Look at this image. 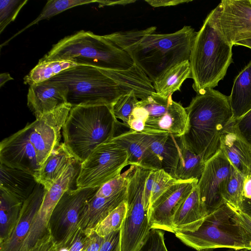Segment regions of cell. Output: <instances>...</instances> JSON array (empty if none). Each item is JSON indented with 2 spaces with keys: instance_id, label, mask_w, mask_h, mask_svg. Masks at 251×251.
I'll return each instance as SVG.
<instances>
[{
  "instance_id": "39",
  "label": "cell",
  "mask_w": 251,
  "mask_h": 251,
  "mask_svg": "<svg viewBox=\"0 0 251 251\" xmlns=\"http://www.w3.org/2000/svg\"><path fill=\"white\" fill-rule=\"evenodd\" d=\"M234 132L251 148V109L232 126Z\"/></svg>"
},
{
  "instance_id": "38",
  "label": "cell",
  "mask_w": 251,
  "mask_h": 251,
  "mask_svg": "<svg viewBox=\"0 0 251 251\" xmlns=\"http://www.w3.org/2000/svg\"><path fill=\"white\" fill-rule=\"evenodd\" d=\"M162 230L151 228L148 237L139 251H168L165 243Z\"/></svg>"
},
{
  "instance_id": "30",
  "label": "cell",
  "mask_w": 251,
  "mask_h": 251,
  "mask_svg": "<svg viewBox=\"0 0 251 251\" xmlns=\"http://www.w3.org/2000/svg\"><path fill=\"white\" fill-rule=\"evenodd\" d=\"M76 65V63L68 60L38 62L24 77V83L30 86L46 81Z\"/></svg>"
},
{
  "instance_id": "35",
  "label": "cell",
  "mask_w": 251,
  "mask_h": 251,
  "mask_svg": "<svg viewBox=\"0 0 251 251\" xmlns=\"http://www.w3.org/2000/svg\"><path fill=\"white\" fill-rule=\"evenodd\" d=\"M28 0H0V33L13 22Z\"/></svg>"
},
{
  "instance_id": "40",
  "label": "cell",
  "mask_w": 251,
  "mask_h": 251,
  "mask_svg": "<svg viewBox=\"0 0 251 251\" xmlns=\"http://www.w3.org/2000/svg\"><path fill=\"white\" fill-rule=\"evenodd\" d=\"M121 229L103 237L99 251H121Z\"/></svg>"
},
{
  "instance_id": "17",
  "label": "cell",
  "mask_w": 251,
  "mask_h": 251,
  "mask_svg": "<svg viewBox=\"0 0 251 251\" xmlns=\"http://www.w3.org/2000/svg\"><path fill=\"white\" fill-rule=\"evenodd\" d=\"M31 123L3 139L0 143V162L11 168L27 172L35 177L40 165L29 140Z\"/></svg>"
},
{
  "instance_id": "22",
  "label": "cell",
  "mask_w": 251,
  "mask_h": 251,
  "mask_svg": "<svg viewBox=\"0 0 251 251\" xmlns=\"http://www.w3.org/2000/svg\"><path fill=\"white\" fill-rule=\"evenodd\" d=\"M200 198L197 186L181 204L173 219L174 233L178 231L195 232L207 216Z\"/></svg>"
},
{
  "instance_id": "2",
  "label": "cell",
  "mask_w": 251,
  "mask_h": 251,
  "mask_svg": "<svg viewBox=\"0 0 251 251\" xmlns=\"http://www.w3.org/2000/svg\"><path fill=\"white\" fill-rule=\"evenodd\" d=\"M183 145L205 162L220 150L222 134L234 123L228 96L209 89L197 94L185 108Z\"/></svg>"
},
{
  "instance_id": "27",
  "label": "cell",
  "mask_w": 251,
  "mask_h": 251,
  "mask_svg": "<svg viewBox=\"0 0 251 251\" xmlns=\"http://www.w3.org/2000/svg\"><path fill=\"white\" fill-rule=\"evenodd\" d=\"M191 78L189 61H185L170 67L152 83L155 92L159 95L168 97L179 90L183 82Z\"/></svg>"
},
{
  "instance_id": "12",
  "label": "cell",
  "mask_w": 251,
  "mask_h": 251,
  "mask_svg": "<svg viewBox=\"0 0 251 251\" xmlns=\"http://www.w3.org/2000/svg\"><path fill=\"white\" fill-rule=\"evenodd\" d=\"M99 188L70 189L62 195L54 207L49 223L50 232L56 244L78 227L83 206Z\"/></svg>"
},
{
  "instance_id": "26",
  "label": "cell",
  "mask_w": 251,
  "mask_h": 251,
  "mask_svg": "<svg viewBox=\"0 0 251 251\" xmlns=\"http://www.w3.org/2000/svg\"><path fill=\"white\" fill-rule=\"evenodd\" d=\"M228 99L234 122L251 109V61L235 77Z\"/></svg>"
},
{
  "instance_id": "4",
  "label": "cell",
  "mask_w": 251,
  "mask_h": 251,
  "mask_svg": "<svg viewBox=\"0 0 251 251\" xmlns=\"http://www.w3.org/2000/svg\"><path fill=\"white\" fill-rule=\"evenodd\" d=\"M122 71L77 65L50 80L67 87V102L72 107L112 105L121 96L133 91L124 82Z\"/></svg>"
},
{
  "instance_id": "47",
  "label": "cell",
  "mask_w": 251,
  "mask_h": 251,
  "mask_svg": "<svg viewBox=\"0 0 251 251\" xmlns=\"http://www.w3.org/2000/svg\"><path fill=\"white\" fill-rule=\"evenodd\" d=\"M136 0H99L98 3L100 7L105 6H113L117 5H125L135 2Z\"/></svg>"
},
{
  "instance_id": "41",
  "label": "cell",
  "mask_w": 251,
  "mask_h": 251,
  "mask_svg": "<svg viewBox=\"0 0 251 251\" xmlns=\"http://www.w3.org/2000/svg\"><path fill=\"white\" fill-rule=\"evenodd\" d=\"M56 242L50 232L46 234L27 251H56Z\"/></svg>"
},
{
  "instance_id": "46",
  "label": "cell",
  "mask_w": 251,
  "mask_h": 251,
  "mask_svg": "<svg viewBox=\"0 0 251 251\" xmlns=\"http://www.w3.org/2000/svg\"><path fill=\"white\" fill-rule=\"evenodd\" d=\"M234 210L236 219L251 234V218L240 210Z\"/></svg>"
},
{
  "instance_id": "44",
  "label": "cell",
  "mask_w": 251,
  "mask_h": 251,
  "mask_svg": "<svg viewBox=\"0 0 251 251\" xmlns=\"http://www.w3.org/2000/svg\"><path fill=\"white\" fill-rule=\"evenodd\" d=\"M251 206V174L245 177L243 199L240 210Z\"/></svg>"
},
{
  "instance_id": "19",
  "label": "cell",
  "mask_w": 251,
  "mask_h": 251,
  "mask_svg": "<svg viewBox=\"0 0 251 251\" xmlns=\"http://www.w3.org/2000/svg\"><path fill=\"white\" fill-rule=\"evenodd\" d=\"M46 192L45 187L37 183L31 194L23 203L18 220L11 236L0 244V251H19L41 206Z\"/></svg>"
},
{
  "instance_id": "33",
  "label": "cell",
  "mask_w": 251,
  "mask_h": 251,
  "mask_svg": "<svg viewBox=\"0 0 251 251\" xmlns=\"http://www.w3.org/2000/svg\"><path fill=\"white\" fill-rule=\"evenodd\" d=\"M126 211L127 204L125 201L98 225L95 232L99 236L104 237L111 232L121 229Z\"/></svg>"
},
{
  "instance_id": "6",
  "label": "cell",
  "mask_w": 251,
  "mask_h": 251,
  "mask_svg": "<svg viewBox=\"0 0 251 251\" xmlns=\"http://www.w3.org/2000/svg\"><path fill=\"white\" fill-rule=\"evenodd\" d=\"M60 60L121 71L128 70L134 64L126 51L103 35L83 30L59 40L38 62Z\"/></svg>"
},
{
  "instance_id": "48",
  "label": "cell",
  "mask_w": 251,
  "mask_h": 251,
  "mask_svg": "<svg viewBox=\"0 0 251 251\" xmlns=\"http://www.w3.org/2000/svg\"><path fill=\"white\" fill-rule=\"evenodd\" d=\"M13 79L10 75L8 73H3L0 74V87L2 86L7 81Z\"/></svg>"
},
{
  "instance_id": "24",
  "label": "cell",
  "mask_w": 251,
  "mask_h": 251,
  "mask_svg": "<svg viewBox=\"0 0 251 251\" xmlns=\"http://www.w3.org/2000/svg\"><path fill=\"white\" fill-rule=\"evenodd\" d=\"M37 183L34 176L31 174L0 163V189L22 202L31 194Z\"/></svg>"
},
{
  "instance_id": "5",
  "label": "cell",
  "mask_w": 251,
  "mask_h": 251,
  "mask_svg": "<svg viewBox=\"0 0 251 251\" xmlns=\"http://www.w3.org/2000/svg\"><path fill=\"white\" fill-rule=\"evenodd\" d=\"M119 123L111 105L73 107L62 128L63 143L82 163L98 146L116 136Z\"/></svg>"
},
{
  "instance_id": "51",
  "label": "cell",
  "mask_w": 251,
  "mask_h": 251,
  "mask_svg": "<svg viewBox=\"0 0 251 251\" xmlns=\"http://www.w3.org/2000/svg\"><path fill=\"white\" fill-rule=\"evenodd\" d=\"M200 251H212L211 250H201Z\"/></svg>"
},
{
  "instance_id": "11",
  "label": "cell",
  "mask_w": 251,
  "mask_h": 251,
  "mask_svg": "<svg viewBox=\"0 0 251 251\" xmlns=\"http://www.w3.org/2000/svg\"><path fill=\"white\" fill-rule=\"evenodd\" d=\"M129 172L128 169L101 185L85 204L78 226L88 237L94 233L98 225L126 201Z\"/></svg>"
},
{
  "instance_id": "49",
  "label": "cell",
  "mask_w": 251,
  "mask_h": 251,
  "mask_svg": "<svg viewBox=\"0 0 251 251\" xmlns=\"http://www.w3.org/2000/svg\"><path fill=\"white\" fill-rule=\"evenodd\" d=\"M234 45H241L251 49V39L238 41Z\"/></svg>"
},
{
  "instance_id": "43",
  "label": "cell",
  "mask_w": 251,
  "mask_h": 251,
  "mask_svg": "<svg viewBox=\"0 0 251 251\" xmlns=\"http://www.w3.org/2000/svg\"><path fill=\"white\" fill-rule=\"evenodd\" d=\"M103 240V237L95 232L88 237L81 251H99Z\"/></svg>"
},
{
  "instance_id": "28",
  "label": "cell",
  "mask_w": 251,
  "mask_h": 251,
  "mask_svg": "<svg viewBox=\"0 0 251 251\" xmlns=\"http://www.w3.org/2000/svg\"><path fill=\"white\" fill-rule=\"evenodd\" d=\"M23 202L0 189V244L11 236L18 220Z\"/></svg>"
},
{
  "instance_id": "15",
  "label": "cell",
  "mask_w": 251,
  "mask_h": 251,
  "mask_svg": "<svg viewBox=\"0 0 251 251\" xmlns=\"http://www.w3.org/2000/svg\"><path fill=\"white\" fill-rule=\"evenodd\" d=\"M198 181L196 179L178 181L162 194L151 205L148 211L151 228L174 233V216L197 186Z\"/></svg>"
},
{
  "instance_id": "14",
  "label": "cell",
  "mask_w": 251,
  "mask_h": 251,
  "mask_svg": "<svg viewBox=\"0 0 251 251\" xmlns=\"http://www.w3.org/2000/svg\"><path fill=\"white\" fill-rule=\"evenodd\" d=\"M231 167L229 161L220 149L205 163L197 188L207 215L225 203L222 193Z\"/></svg>"
},
{
  "instance_id": "1",
  "label": "cell",
  "mask_w": 251,
  "mask_h": 251,
  "mask_svg": "<svg viewBox=\"0 0 251 251\" xmlns=\"http://www.w3.org/2000/svg\"><path fill=\"white\" fill-rule=\"evenodd\" d=\"M156 29L151 26L103 35L126 51L152 83L170 67L189 61L197 34L188 25L171 33H154Z\"/></svg>"
},
{
  "instance_id": "21",
  "label": "cell",
  "mask_w": 251,
  "mask_h": 251,
  "mask_svg": "<svg viewBox=\"0 0 251 251\" xmlns=\"http://www.w3.org/2000/svg\"><path fill=\"white\" fill-rule=\"evenodd\" d=\"M112 139L126 150L129 165L150 170L162 169L160 160L143 142L140 132L129 129Z\"/></svg>"
},
{
  "instance_id": "34",
  "label": "cell",
  "mask_w": 251,
  "mask_h": 251,
  "mask_svg": "<svg viewBox=\"0 0 251 251\" xmlns=\"http://www.w3.org/2000/svg\"><path fill=\"white\" fill-rule=\"evenodd\" d=\"M139 101L134 92L123 95L112 105L113 112L117 119L122 121V125L127 127L130 115Z\"/></svg>"
},
{
  "instance_id": "32",
  "label": "cell",
  "mask_w": 251,
  "mask_h": 251,
  "mask_svg": "<svg viewBox=\"0 0 251 251\" xmlns=\"http://www.w3.org/2000/svg\"><path fill=\"white\" fill-rule=\"evenodd\" d=\"M244 181L245 176L232 166L222 195L225 203L236 210L242 203Z\"/></svg>"
},
{
  "instance_id": "50",
  "label": "cell",
  "mask_w": 251,
  "mask_h": 251,
  "mask_svg": "<svg viewBox=\"0 0 251 251\" xmlns=\"http://www.w3.org/2000/svg\"><path fill=\"white\" fill-rule=\"evenodd\" d=\"M240 211L247 214L251 218V206L243 208Z\"/></svg>"
},
{
  "instance_id": "8",
  "label": "cell",
  "mask_w": 251,
  "mask_h": 251,
  "mask_svg": "<svg viewBox=\"0 0 251 251\" xmlns=\"http://www.w3.org/2000/svg\"><path fill=\"white\" fill-rule=\"evenodd\" d=\"M187 114L172 95L164 97L156 93L140 100L130 115L127 127L145 133H169L180 137L184 132Z\"/></svg>"
},
{
  "instance_id": "42",
  "label": "cell",
  "mask_w": 251,
  "mask_h": 251,
  "mask_svg": "<svg viewBox=\"0 0 251 251\" xmlns=\"http://www.w3.org/2000/svg\"><path fill=\"white\" fill-rule=\"evenodd\" d=\"M155 171H150L146 179L144 193V203L145 209L149 211L150 208V201L152 190V184L154 178Z\"/></svg>"
},
{
  "instance_id": "3",
  "label": "cell",
  "mask_w": 251,
  "mask_h": 251,
  "mask_svg": "<svg viewBox=\"0 0 251 251\" xmlns=\"http://www.w3.org/2000/svg\"><path fill=\"white\" fill-rule=\"evenodd\" d=\"M217 11L216 7L207 16L192 47L189 62L193 88L197 94L217 86L232 62L233 45L219 26Z\"/></svg>"
},
{
  "instance_id": "20",
  "label": "cell",
  "mask_w": 251,
  "mask_h": 251,
  "mask_svg": "<svg viewBox=\"0 0 251 251\" xmlns=\"http://www.w3.org/2000/svg\"><path fill=\"white\" fill-rule=\"evenodd\" d=\"M140 135L144 144L160 160L162 169L174 178L179 158L178 136L169 133L140 132Z\"/></svg>"
},
{
  "instance_id": "13",
  "label": "cell",
  "mask_w": 251,
  "mask_h": 251,
  "mask_svg": "<svg viewBox=\"0 0 251 251\" xmlns=\"http://www.w3.org/2000/svg\"><path fill=\"white\" fill-rule=\"evenodd\" d=\"M72 108L66 103L31 123L29 140L41 166L60 144L61 130Z\"/></svg>"
},
{
  "instance_id": "37",
  "label": "cell",
  "mask_w": 251,
  "mask_h": 251,
  "mask_svg": "<svg viewBox=\"0 0 251 251\" xmlns=\"http://www.w3.org/2000/svg\"><path fill=\"white\" fill-rule=\"evenodd\" d=\"M177 181L178 180L173 177L163 169L155 171L154 178L150 198V208L151 205L162 194Z\"/></svg>"
},
{
  "instance_id": "10",
  "label": "cell",
  "mask_w": 251,
  "mask_h": 251,
  "mask_svg": "<svg viewBox=\"0 0 251 251\" xmlns=\"http://www.w3.org/2000/svg\"><path fill=\"white\" fill-rule=\"evenodd\" d=\"M129 165L126 150L111 139L98 146L81 164L77 188L100 187Z\"/></svg>"
},
{
  "instance_id": "36",
  "label": "cell",
  "mask_w": 251,
  "mask_h": 251,
  "mask_svg": "<svg viewBox=\"0 0 251 251\" xmlns=\"http://www.w3.org/2000/svg\"><path fill=\"white\" fill-rule=\"evenodd\" d=\"M88 237L78 226L62 241L56 243V251H81Z\"/></svg>"
},
{
  "instance_id": "7",
  "label": "cell",
  "mask_w": 251,
  "mask_h": 251,
  "mask_svg": "<svg viewBox=\"0 0 251 251\" xmlns=\"http://www.w3.org/2000/svg\"><path fill=\"white\" fill-rule=\"evenodd\" d=\"M175 234L197 251L216 248L251 251V234L236 219L234 209L226 203L208 215L197 231Z\"/></svg>"
},
{
  "instance_id": "18",
  "label": "cell",
  "mask_w": 251,
  "mask_h": 251,
  "mask_svg": "<svg viewBox=\"0 0 251 251\" xmlns=\"http://www.w3.org/2000/svg\"><path fill=\"white\" fill-rule=\"evenodd\" d=\"M68 88L50 80L30 85L27 95V105L38 119L45 114L67 103Z\"/></svg>"
},
{
  "instance_id": "31",
  "label": "cell",
  "mask_w": 251,
  "mask_h": 251,
  "mask_svg": "<svg viewBox=\"0 0 251 251\" xmlns=\"http://www.w3.org/2000/svg\"><path fill=\"white\" fill-rule=\"evenodd\" d=\"M98 0H48L43 8L40 14L32 22L29 23L25 27L18 31L13 37L10 38L2 45H5L10 40L18 35L19 34L25 31L27 28L37 24L40 21L49 19L68 9L79 5L88 4L97 2Z\"/></svg>"
},
{
  "instance_id": "16",
  "label": "cell",
  "mask_w": 251,
  "mask_h": 251,
  "mask_svg": "<svg viewBox=\"0 0 251 251\" xmlns=\"http://www.w3.org/2000/svg\"><path fill=\"white\" fill-rule=\"evenodd\" d=\"M217 7L219 26L231 45L251 39V0H223Z\"/></svg>"
},
{
  "instance_id": "25",
  "label": "cell",
  "mask_w": 251,
  "mask_h": 251,
  "mask_svg": "<svg viewBox=\"0 0 251 251\" xmlns=\"http://www.w3.org/2000/svg\"><path fill=\"white\" fill-rule=\"evenodd\" d=\"M76 160L65 144L60 143L41 166L35 176L37 183L48 190L67 168Z\"/></svg>"
},
{
  "instance_id": "23",
  "label": "cell",
  "mask_w": 251,
  "mask_h": 251,
  "mask_svg": "<svg viewBox=\"0 0 251 251\" xmlns=\"http://www.w3.org/2000/svg\"><path fill=\"white\" fill-rule=\"evenodd\" d=\"M232 126L222 134L220 149L232 166L245 177L251 174V148L234 132Z\"/></svg>"
},
{
  "instance_id": "9",
  "label": "cell",
  "mask_w": 251,
  "mask_h": 251,
  "mask_svg": "<svg viewBox=\"0 0 251 251\" xmlns=\"http://www.w3.org/2000/svg\"><path fill=\"white\" fill-rule=\"evenodd\" d=\"M150 171L137 166L129 167L127 211L121 228V251H139L151 229L144 203L145 185Z\"/></svg>"
},
{
  "instance_id": "29",
  "label": "cell",
  "mask_w": 251,
  "mask_h": 251,
  "mask_svg": "<svg viewBox=\"0 0 251 251\" xmlns=\"http://www.w3.org/2000/svg\"><path fill=\"white\" fill-rule=\"evenodd\" d=\"M179 158L174 178L178 181L200 180L205 166L202 157L188 149L177 137Z\"/></svg>"
},
{
  "instance_id": "45",
  "label": "cell",
  "mask_w": 251,
  "mask_h": 251,
  "mask_svg": "<svg viewBox=\"0 0 251 251\" xmlns=\"http://www.w3.org/2000/svg\"><path fill=\"white\" fill-rule=\"evenodd\" d=\"M192 0H146L145 1L154 7L174 6L188 3Z\"/></svg>"
}]
</instances>
